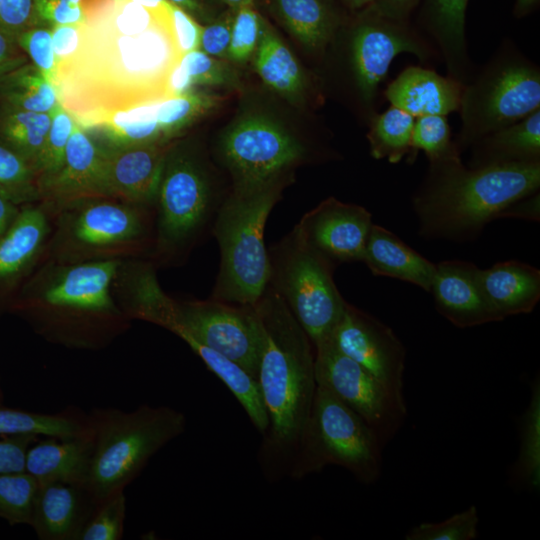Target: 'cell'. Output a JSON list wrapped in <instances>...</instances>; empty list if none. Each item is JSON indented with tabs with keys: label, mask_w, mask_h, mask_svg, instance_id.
<instances>
[{
	"label": "cell",
	"mask_w": 540,
	"mask_h": 540,
	"mask_svg": "<svg viewBox=\"0 0 540 540\" xmlns=\"http://www.w3.org/2000/svg\"><path fill=\"white\" fill-rule=\"evenodd\" d=\"M181 56L169 2L149 8L117 0L87 17L75 53L57 65L60 104L83 128L114 112L168 97Z\"/></svg>",
	"instance_id": "cell-1"
},
{
	"label": "cell",
	"mask_w": 540,
	"mask_h": 540,
	"mask_svg": "<svg viewBox=\"0 0 540 540\" xmlns=\"http://www.w3.org/2000/svg\"><path fill=\"white\" fill-rule=\"evenodd\" d=\"M263 343L258 371L268 427L258 459L270 481L288 474L317 388L313 345L270 285L254 305Z\"/></svg>",
	"instance_id": "cell-2"
},
{
	"label": "cell",
	"mask_w": 540,
	"mask_h": 540,
	"mask_svg": "<svg viewBox=\"0 0 540 540\" xmlns=\"http://www.w3.org/2000/svg\"><path fill=\"white\" fill-rule=\"evenodd\" d=\"M540 161L466 167L460 156L429 163L412 198L419 234L472 240L510 204L538 192Z\"/></svg>",
	"instance_id": "cell-3"
},
{
	"label": "cell",
	"mask_w": 540,
	"mask_h": 540,
	"mask_svg": "<svg viewBox=\"0 0 540 540\" xmlns=\"http://www.w3.org/2000/svg\"><path fill=\"white\" fill-rule=\"evenodd\" d=\"M92 454L86 489L97 505L125 490L149 460L184 433L185 415L169 406L140 405L132 411L94 407L87 413Z\"/></svg>",
	"instance_id": "cell-4"
},
{
	"label": "cell",
	"mask_w": 540,
	"mask_h": 540,
	"mask_svg": "<svg viewBox=\"0 0 540 540\" xmlns=\"http://www.w3.org/2000/svg\"><path fill=\"white\" fill-rule=\"evenodd\" d=\"M286 182L287 176L260 186H234L218 208L213 234L221 259L212 299L254 306L262 297L271 276L264 227Z\"/></svg>",
	"instance_id": "cell-5"
},
{
	"label": "cell",
	"mask_w": 540,
	"mask_h": 540,
	"mask_svg": "<svg viewBox=\"0 0 540 540\" xmlns=\"http://www.w3.org/2000/svg\"><path fill=\"white\" fill-rule=\"evenodd\" d=\"M540 107V69L506 43L464 84L461 128L455 140L461 154L485 135L513 124Z\"/></svg>",
	"instance_id": "cell-6"
},
{
	"label": "cell",
	"mask_w": 540,
	"mask_h": 540,
	"mask_svg": "<svg viewBox=\"0 0 540 540\" xmlns=\"http://www.w3.org/2000/svg\"><path fill=\"white\" fill-rule=\"evenodd\" d=\"M383 443L355 411L326 388L317 385L311 413L288 475L299 480L328 465L350 471L370 484L381 468Z\"/></svg>",
	"instance_id": "cell-7"
},
{
	"label": "cell",
	"mask_w": 540,
	"mask_h": 540,
	"mask_svg": "<svg viewBox=\"0 0 540 540\" xmlns=\"http://www.w3.org/2000/svg\"><path fill=\"white\" fill-rule=\"evenodd\" d=\"M141 318L215 350L258 378L263 335L254 306L215 299L178 303L156 287L143 303Z\"/></svg>",
	"instance_id": "cell-8"
},
{
	"label": "cell",
	"mask_w": 540,
	"mask_h": 540,
	"mask_svg": "<svg viewBox=\"0 0 540 540\" xmlns=\"http://www.w3.org/2000/svg\"><path fill=\"white\" fill-rule=\"evenodd\" d=\"M270 285L309 337L313 347L330 337L346 301L334 280L335 266L294 229L271 250Z\"/></svg>",
	"instance_id": "cell-9"
},
{
	"label": "cell",
	"mask_w": 540,
	"mask_h": 540,
	"mask_svg": "<svg viewBox=\"0 0 540 540\" xmlns=\"http://www.w3.org/2000/svg\"><path fill=\"white\" fill-rule=\"evenodd\" d=\"M217 152L234 186L253 187L288 176L307 157L303 142L273 119L249 114L221 135Z\"/></svg>",
	"instance_id": "cell-10"
},
{
	"label": "cell",
	"mask_w": 540,
	"mask_h": 540,
	"mask_svg": "<svg viewBox=\"0 0 540 540\" xmlns=\"http://www.w3.org/2000/svg\"><path fill=\"white\" fill-rule=\"evenodd\" d=\"M363 11L348 33V60L355 94L370 120L376 114L380 83L394 58L410 53L427 61L437 51L408 23L389 19L372 5Z\"/></svg>",
	"instance_id": "cell-11"
},
{
	"label": "cell",
	"mask_w": 540,
	"mask_h": 540,
	"mask_svg": "<svg viewBox=\"0 0 540 540\" xmlns=\"http://www.w3.org/2000/svg\"><path fill=\"white\" fill-rule=\"evenodd\" d=\"M314 368L317 385L362 417L383 444L392 437L406 415L404 400L343 354L330 338L314 346Z\"/></svg>",
	"instance_id": "cell-12"
},
{
	"label": "cell",
	"mask_w": 540,
	"mask_h": 540,
	"mask_svg": "<svg viewBox=\"0 0 540 540\" xmlns=\"http://www.w3.org/2000/svg\"><path fill=\"white\" fill-rule=\"evenodd\" d=\"M157 200L159 240L166 248L190 241L214 215L215 198L208 172L187 151L170 149Z\"/></svg>",
	"instance_id": "cell-13"
},
{
	"label": "cell",
	"mask_w": 540,
	"mask_h": 540,
	"mask_svg": "<svg viewBox=\"0 0 540 540\" xmlns=\"http://www.w3.org/2000/svg\"><path fill=\"white\" fill-rule=\"evenodd\" d=\"M330 340L361 365L397 398H403L406 351L386 324L346 302Z\"/></svg>",
	"instance_id": "cell-14"
},
{
	"label": "cell",
	"mask_w": 540,
	"mask_h": 540,
	"mask_svg": "<svg viewBox=\"0 0 540 540\" xmlns=\"http://www.w3.org/2000/svg\"><path fill=\"white\" fill-rule=\"evenodd\" d=\"M372 225L364 207L329 197L304 214L294 231L336 266L362 262Z\"/></svg>",
	"instance_id": "cell-15"
},
{
	"label": "cell",
	"mask_w": 540,
	"mask_h": 540,
	"mask_svg": "<svg viewBox=\"0 0 540 540\" xmlns=\"http://www.w3.org/2000/svg\"><path fill=\"white\" fill-rule=\"evenodd\" d=\"M105 158L106 150L75 121L62 166L52 176L37 182L40 196L58 204L106 197Z\"/></svg>",
	"instance_id": "cell-16"
},
{
	"label": "cell",
	"mask_w": 540,
	"mask_h": 540,
	"mask_svg": "<svg viewBox=\"0 0 540 540\" xmlns=\"http://www.w3.org/2000/svg\"><path fill=\"white\" fill-rule=\"evenodd\" d=\"M169 151L166 142L106 150V197L136 204L155 201Z\"/></svg>",
	"instance_id": "cell-17"
},
{
	"label": "cell",
	"mask_w": 540,
	"mask_h": 540,
	"mask_svg": "<svg viewBox=\"0 0 540 540\" xmlns=\"http://www.w3.org/2000/svg\"><path fill=\"white\" fill-rule=\"evenodd\" d=\"M471 262L447 260L435 264L430 291L437 311L458 328L499 321L488 305Z\"/></svg>",
	"instance_id": "cell-18"
},
{
	"label": "cell",
	"mask_w": 540,
	"mask_h": 540,
	"mask_svg": "<svg viewBox=\"0 0 540 540\" xmlns=\"http://www.w3.org/2000/svg\"><path fill=\"white\" fill-rule=\"evenodd\" d=\"M95 506L83 485H39L29 526L40 540H78Z\"/></svg>",
	"instance_id": "cell-19"
},
{
	"label": "cell",
	"mask_w": 540,
	"mask_h": 540,
	"mask_svg": "<svg viewBox=\"0 0 540 540\" xmlns=\"http://www.w3.org/2000/svg\"><path fill=\"white\" fill-rule=\"evenodd\" d=\"M464 84L433 69L409 66L384 91L392 106L414 118L425 115H444L458 111Z\"/></svg>",
	"instance_id": "cell-20"
},
{
	"label": "cell",
	"mask_w": 540,
	"mask_h": 540,
	"mask_svg": "<svg viewBox=\"0 0 540 540\" xmlns=\"http://www.w3.org/2000/svg\"><path fill=\"white\" fill-rule=\"evenodd\" d=\"M117 268L118 263L114 260L71 267L45 290L42 301L55 308L111 315L116 310L109 289Z\"/></svg>",
	"instance_id": "cell-21"
},
{
	"label": "cell",
	"mask_w": 540,
	"mask_h": 540,
	"mask_svg": "<svg viewBox=\"0 0 540 540\" xmlns=\"http://www.w3.org/2000/svg\"><path fill=\"white\" fill-rule=\"evenodd\" d=\"M91 454L92 440L89 431L68 438H38L27 450L25 471L33 476L39 485L64 482L85 486Z\"/></svg>",
	"instance_id": "cell-22"
},
{
	"label": "cell",
	"mask_w": 540,
	"mask_h": 540,
	"mask_svg": "<svg viewBox=\"0 0 540 540\" xmlns=\"http://www.w3.org/2000/svg\"><path fill=\"white\" fill-rule=\"evenodd\" d=\"M482 293L499 321L530 313L540 299V270L523 262H499L479 269Z\"/></svg>",
	"instance_id": "cell-23"
},
{
	"label": "cell",
	"mask_w": 540,
	"mask_h": 540,
	"mask_svg": "<svg viewBox=\"0 0 540 540\" xmlns=\"http://www.w3.org/2000/svg\"><path fill=\"white\" fill-rule=\"evenodd\" d=\"M468 0H425L423 24L432 37L448 76L466 84L473 75L466 36L465 12Z\"/></svg>",
	"instance_id": "cell-24"
},
{
	"label": "cell",
	"mask_w": 540,
	"mask_h": 540,
	"mask_svg": "<svg viewBox=\"0 0 540 540\" xmlns=\"http://www.w3.org/2000/svg\"><path fill=\"white\" fill-rule=\"evenodd\" d=\"M362 262L376 276L409 282L430 291L435 264L384 227L372 225Z\"/></svg>",
	"instance_id": "cell-25"
},
{
	"label": "cell",
	"mask_w": 540,
	"mask_h": 540,
	"mask_svg": "<svg viewBox=\"0 0 540 540\" xmlns=\"http://www.w3.org/2000/svg\"><path fill=\"white\" fill-rule=\"evenodd\" d=\"M470 148L471 168L540 161V109L485 135Z\"/></svg>",
	"instance_id": "cell-26"
},
{
	"label": "cell",
	"mask_w": 540,
	"mask_h": 540,
	"mask_svg": "<svg viewBox=\"0 0 540 540\" xmlns=\"http://www.w3.org/2000/svg\"><path fill=\"white\" fill-rule=\"evenodd\" d=\"M252 58L256 73L273 92L291 104L305 101L306 75L297 58L265 20Z\"/></svg>",
	"instance_id": "cell-27"
},
{
	"label": "cell",
	"mask_w": 540,
	"mask_h": 540,
	"mask_svg": "<svg viewBox=\"0 0 540 540\" xmlns=\"http://www.w3.org/2000/svg\"><path fill=\"white\" fill-rule=\"evenodd\" d=\"M272 14L306 50L321 53L339 27V15L330 0H268Z\"/></svg>",
	"instance_id": "cell-28"
},
{
	"label": "cell",
	"mask_w": 540,
	"mask_h": 540,
	"mask_svg": "<svg viewBox=\"0 0 540 540\" xmlns=\"http://www.w3.org/2000/svg\"><path fill=\"white\" fill-rule=\"evenodd\" d=\"M47 231L45 214L28 205L0 238V293L9 290L27 269ZM1 295V294H0Z\"/></svg>",
	"instance_id": "cell-29"
},
{
	"label": "cell",
	"mask_w": 540,
	"mask_h": 540,
	"mask_svg": "<svg viewBox=\"0 0 540 540\" xmlns=\"http://www.w3.org/2000/svg\"><path fill=\"white\" fill-rule=\"evenodd\" d=\"M142 231L139 213L127 205L113 202L89 204L79 213L73 227L77 240L93 246L132 240Z\"/></svg>",
	"instance_id": "cell-30"
},
{
	"label": "cell",
	"mask_w": 540,
	"mask_h": 540,
	"mask_svg": "<svg viewBox=\"0 0 540 540\" xmlns=\"http://www.w3.org/2000/svg\"><path fill=\"white\" fill-rule=\"evenodd\" d=\"M185 342L207 368L225 384L241 404L254 427L263 435L268 427V415L258 380L239 364L215 350L194 340Z\"/></svg>",
	"instance_id": "cell-31"
},
{
	"label": "cell",
	"mask_w": 540,
	"mask_h": 540,
	"mask_svg": "<svg viewBox=\"0 0 540 540\" xmlns=\"http://www.w3.org/2000/svg\"><path fill=\"white\" fill-rule=\"evenodd\" d=\"M88 431L87 413L78 408L47 414L0 405V437L33 434L68 438L86 434Z\"/></svg>",
	"instance_id": "cell-32"
},
{
	"label": "cell",
	"mask_w": 540,
	"mask_h": 540,
	"mask_svg": "<svg viewBox=\"0 0 540 540\" xmlns=\"http://www.w3.org/2000/svg\"><path fill=\"white\" fill-rule=\"evenodd\" d=\"M2 104L41 113H51L60 103L55 87L30 61L0 80Z\"/></svg>",
	"instance_id": "cell-33"
},
{
	"label": "cell",
	"mask_w": 540,
	"mask_h": 540,
	"mask_svg": "<svg viewBox=\"0 0 540 540\" xmlns=\"http://www.w3.org/2000/svg\"><path fill=\"white\" fill-rule=\"evenodd\" d=\"M50 124L49 113L27 111L2 104L0 142L16 151L34 169L44 147Z\"/></svg>",
	"instance_id": "cell-34"
},
{
	"label": "cell",
	"mask_w": 540,
	"mask_h": 540,
	"mask_svg": "<svg viewBox=\"0 0 540 540\" xmlns=\"http://www.w3.org/2000/svg\"><path fill=\"white\" fill-rule=\"evenodd\" d=\"M157 102L114 112L90 129L102 132L113 148L167 142L157 121Z\"/></svg>",
	"instance_id": "cell-35"
},
{
	"label": "cell",
	"mask_w": 540,
	"mask_h": 540,
	"mask_svg": "<svg viewBox=\"0 0 540 540\" xmlns=\"http://www.w3.org/2000/svg\"><path fill=\"white\" fill-rule=\"evenodd\" d=\"M194 85L238 88V72L226 61L210 56L200 49L184 55L173 70L168 85V97L192 90Z\"/></svg>",
	"instance_id": "cell-36"
},
{
	"label": "cell",
	"mask_w": 540,
	"mask_h": 540,
	"mask_svg": "<svg viewBox=\"0 0 540 540\" xmlns=\"http://www.w3.org/2000/svg\"><path fill=\"white\" fill-rule=\"evenodd\" d=\"M414 121L412 115L392 105L386 111L376 113L369 120L367 134L372 157L390 163H398L407 157Z\"/></svg>",
	"instance_id": "cell-37"
},
{
	"label": "cell",
	"mask_w": 540,
	"mask_h": 540,
	"mask_svg": "<svg viewBox=\"0 0 540 540\" xmlns=\"http://www.w3.org/2000/svg\"><path fill=\"white\" fill-rule=\"evenodd\" d=\"M513 480L529 488L540 486V382L535 378L528 407L521 418L520 449L512 471Z\"/></svg>",
	"instance_id": "cell-38"
},
{
	"label": "cell",
	"mask_w": 540,
	"mask_h": 540,
	"mask_svg": "<svg viewBox=\"0 0 540 540\" xmlns=\"http://www.w3.org/2000/svg\"><path fill=\"white\" fill-rule=\"evenodd\" d=\"M219 100L217 96L193 90L166 97L156 103L157 121L169 139L213 109Z\"/></svg>",
	"instance_id": "cell-39"
},
{
	"label": "cell",
	"mask_w": 540,
	"mask_h": 540,
	"mask_svg": "<svg viewBox=\"0 0 540 540\" xmlns=\"http://www.w3.org/2000/svg\"><path fill=\"white\" fill-rule=\"evenodd\" d=\"M39 484L26 471L0 474V518L30 525Z\"/></svg>",
	"instance_id": "cell-40"
},
{
	"label": "cell",
	"mask_w": 540,
	"mask_h": 540,
	"mask_svg": "<svg viewBox=\"0 0 540 540\" xmlns=\"http://www.w3.org/2000/svg\"><path fill=\"white\" fill-rule=\"evenodd\" d=\"M423 151L429 163L461 156L451 139V128L444 115H425L415 118L410 152L407 161H414Z\"/></svg>",
	"instance_id": "cell-41"
},
{
	"label": "cell",
	"mask_w": 540,
	"mask_h": 540,
	"mask_svg": "<svg viewBox=\"0 0 540 540\" xmlns=\"http://www.w3.org/2000/svg\"><path fill=\"white\" fill-rule=\"evenodd\" d=\"M0 195L19 206L40 197L33 167L2 142H0Z\"/></svg>",
	"instance_id": "cell-42"
},
{
	"label": "cell",
	"mask_w": 540,
	"mask_h": 540,
	"mask_svg": "<svg viewBox=\"0 0 540 540\" xmlns=\"http://www.w3.org/2000/svg\"><path fill=\"white\" fill-rule=\"evenodd\" d=\"M51 124L44 147L34 166L37 182L55 174L62 166L75 119L59 103L50 113Z\"/></svg>",
	"instance_id": "cell-43"
},
{
	"label": "cell",
	"mask_w": 540,
	"mask_h": 540,
	"mask_svg": "<svg viewBox=\"0 0 540 540\" xmlns=\"http://www.w3.org/2000/svg\"><path fill=\"white\" fill-rule=\"evenodd\" d=\"M125 518L126 496L121 490L95 506L78 540H120L124 534Z\"/></svg>",
	"instance_id": "cell-44"
},
{
	"label": "cell",
	"mask_w": 540,
	"mask_h": 540,
	"mask_svg": "<svg viewBox=\"0 0 540 540\" xmlns=\"http://www.w3.org/2000/svg\"><path fill=\"white\" fill-rule=\"evenodd\" d=\"M479 522L475 506L456 513L448 519L432 523L423 522L413 527L406 535L407 540H472L477 537Z\"/></svg>",
	"instance_id": "cell-45"
},
{
	"label": "cell",
	"mask_w": 540,
	"mask_h": 540,
	"mask_svg": "<svg viewBox=\"0 0 540 540\" xmlns=\"http://www.w3.org/2000/svg\"><path fill=\"white\" fill-rule=\"evenodd\" d=\"M263 20L254 6L235 10L227 60L242 64L253 57L260 39Z\"/></svg>",
	"instance_id": "cell-46"
},
{
	"label": "cell",
	"mask_w": 540,
	"mask_h": 540,
	"mask_svg": "<svg viewBox=\"0 0 540 540\" xmlns=\"http://www.w3.org/2000/svg\"><path fill=\"white\" fill-rule=\"evenodd\" d=\"M15 40L29 61L54 86L57 67L50 27L36 26L26 29Z\"/></svg>",
	"instance_id": "cell-47"
},
{
	"label": "cell",
	"mask_w": 540,
	"mask_h": 540,
	"mask_svg": "<svg viewBox=\"0 0 540 540\" xmlns=\"http://www.w3.org/2000/svg\"><path fill=\"white\" fill-rule=\"evenodd\" d=\"M40 23L33 0H0V32L16 39L26 29Z\"/></svg>",
	"instance_id": "cell-48"
},
{
	"label": "cell",
	"mask_w": 540,
	"mask_h": 540,
	"mask_svg": "<svg viewBox=\"0 0 540 540\" xmlns=\"http://www.w3.org/2000/svg\"><path fill=\"white\" fill-rule=\"evenodd\" d=\"M234 13L235 10L229 9L202 27L199 47L201 51L227 60Z\"/></svg>",
	"instance_id": "cell-49"
},
{
	"label": "cell",
	"mask_w": 540,
	"mask_h": 540,
	"mask_svg": "<svg viewBox=\"0 0 540 540\" xmlns=\"http://www.w3.org/2000/svg\"><path fill=\"white\" fill-rule=\"evenodd\" d=\"M33 5L44 26L83 25L87 22L82 6L67 0H33Z\"/></svg>",
	"instance_id": "cell-50"
},
{
	"label": "cell",
	"mask_w": 540,
	"mask_h": 540,
	"mask_svg": "<svg viewBox=\"0 0 540 540\" xmlns=\"http://www.w3.org/2000/svg\"><path fill=\"white\" fill-rule=\"evenodd\" d=\"M172 30L181 58L200 47L202 27L190 14L169 3Z\"/></svg>",
	"instance_id": "cell-51"
},
{
	"label": "cell",
	"mask_w": 540,
	"mask_h": 540,
	"mask_svg": "<svg viewBox=\"0 0 540 540\" xmlns=\"http://www.w3.org/2000/svg\"><path fill=\"white\" fill-rule=\"evenodd\" d=\"M38 438L33 434L0 437V474L25 471L27 450Z\"/></svg>",
	"instance_id": "cell-52"
},
{
	"label": "cell",
	"mask_w": 540,
	"mask_h": 540,
	"mask_svg": "<svg viewBox=\"0 0 540 540\" xmlns=\"http://www.w3.org/2000/svg\"><path fill=\"white\" fill-rule=\"evenodd\" d=\"M81 26L82 25H56L50 27L56 67L59 63L72 56L77 50L80 42Z\"/></svg>",
	"instance_id": "cell-53"
},
{
	"label": "cell",
	"mask_w": 540,
	"mask_h": 540,
	"mask_svg": "<svg viewBox=\"0 0 540 540\" xmlns=\"http://www.w3.org/2000/svg\"><path fill=\"white\" fill-rule=\"evenodd\" d=\"M28 62L27 55L18 46L16 40L0 32V80Z\"/></svg>",
	"instance_id": "cell-54"
},
{
	"label": "cell",
	"mask_w": 540,
	"mask_h": 540,
	"mask_svg": "<svg viewBox=\"0 0 540 540\" xmlns=\"http://www.w3.org/2000/svg\"><path fill=\"white\" fill-rule=\"evenodd\" d=\"M498 218H518L529 221H539V193L536 192L510 204L499 214Z\"/></svg>",
	"instance_id": "cell-55"
},
{
	"label": "cell",
	"mask_w": 540,
	"mask_h": 540,
	"mask_svg": "<svg viewBox=\"0 0 540 540\" xmlns=\"http://www.w3.org/2000/svg\"><path fill=\"white\" fill-rule=\"evenodd\" d=\"M420 0H372V6L381 15L398 22L408 19Z\"/></svg>",
	"instance_id": "cell-56"
},
{
	"label": "cell",
	"mask_w": 540,
	"mask_h": 540,
	"mask_svg": "<svg viewBox=\"0 0 540 540\" xmlns=\"http://www.w3.org/2000/svg\"><path fill=\"white\" fill-rule=\"evenodd\" d=\"M19 211V205L0 195V238L10 228Z\"/></svg>",
	"instance_id": "cell-57"
},
{
	"label": "cell",
	"mask_w": 540,
	"mask_h": 540,
	"mask_svg": "<svg viewBox=\"0 0 540 540\" xmlns=\"http://www.w3.org/2000/svg\"><path fill=\"white\" fill-rule=\"evenodd\" d=\"M169 3L181 8L193 16H202L204 12L203 0H167Z\"/></svg>",
	"instance_id": "cell-58"
},
{
	"label": "cell",
	"mask_w": 540,
	"mask_h": 540,
	"mask_svg": "<svg viewBox=\"0 0 540 540\" xmlns=\"http://www.w3.org/2000/svg\"><path fill=\"white\" fill-rule=\"evenodd\" d=\"M117 0H82L81 5L86 18Z\"/></svg>",
	"instance_id": "cell-59"
},
{
	"label": "cell",
	"mask_w": 540,
	"mask_h": 540,
	"mask_svg": "<svg viewBox=\"0 0 540 540\" xmlns=\"http://www.w3.org/2000/svg\"><path fill=\"white\" fill-rule=\"evenodd\" d=\"M539 0H516L514 14L516 17H524L536 8Z\"/></svg>",
	"instance_id": "cell-60"
},
{
	"label": "cell",
	"mask_w": 540,
	"mask_h": 540,
	"mask_svg": "<svg viewBox=\"0 0 540 540\" xmlns=\"http://www.w3.org/2000/svg\"><path fill=\"white\" fill-rule=\"evenodd\" d=\"M353 10H363L372 5V0H340Z\"/></svg>",
	"instance_id": "cell-61"
},
{
	"label": "cell",
	"mask_w": 540,
	"mask_h": 540,
	"mask_svg": "<svg viewBox=\"0 0 540 540\" xmlns=\"http://www.w3.org/2000/svg\"><path fill=\"white\" fill-rule=\"evenodd\" d=\"M229 9L237 10L246 6H254V0H221Z\"/></svg>",
	"instance_id": "cell-62"
},
{
	"label": "cell",
	"mask_w": 540,
	"mask_h": 540,
	"mask_svg": "<svg viewBox=\"0 0 540 540\" xmlns=\"http://www.w3.org/2000/svg\"><path fill=\"white\" fill-rule=\"evenodd\" d=\"M131 1L141 4L143 6L149 7V8H155L163 4L166 0H131Z\"/></svg>",
	"instance_id": "cell-63"
},
{
	"label": "cell",
	"mask_w": 540,
	"mask_h": 540,
	"mask_svg": "<svg viewBox=\"0 0 540 540\" xmlns=\"http://www.w3.org/2000/svg\"><path fill=\"white\" fill-rule=\"evenodd\" d=\"M3 404H4V392H3V388H2V384L0 380V405H3Z\"/></svg>",
	"instance_id": "cell-64"
}]
</instances>
